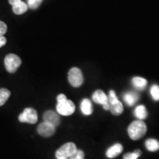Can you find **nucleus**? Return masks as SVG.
I'll list each match as a JSON object with an SVG mask.
<instances>
[{
	"mask_svg": "<svg viewBox=\"0 0 159 159\" xmlns=\"http://www.w3.org/2000/svg\"><path fill=\"white\" fill-rule=\"evenodd\" d=\"M4 63H5L6 70L9 73H14L21 66V60L16 55L8 54L5 57Z\"/></svg>",
	"mask_w": 159,
	"mask_h": 159,
	"instance_id": "obj_4",
	"label": "nucleus"
},
{
	"mask_svg": "<svg viewBox=\"0 0 159 159\" xmlns=\"http://www.w3.org/2000/svg\"><path fill=\"white\" fill-rule=\"evenodd\" d=\"M43 119L44 122L50 123L51 125H54L56 128L58 126L61 122V118H60L58 113H55L53 111H46L43 116Z\"/></svg>",
	"mask_w": 159,
	"mask_h": 159,
	"instance_id": "obj_9",
	"label": "nucleus"
},
{
	"mask_svg": "<svg viewBox=\"0 0 159 159\" xmlns=\"http://www.w3.org/2000/svg\"><path fill=\"white\" fill-rule=\"evenodd\" d=\"M135 116L139 119L143 120L148 117V112L144 105H139L135 109Z\"/></svg>",
	"mask_w": 159,
	"mask_h": 159,
	"instance_id": "obj_17",
	"label": "nucleus"
},
{
	"mask_svg": "<svg viewBox=\"0 0 159 159\" xmlns=\"http://www.w3.org/2000/svg\"><path fill=\"white\" fill-rule=\"evenodd\" d=\"M27 9H28V6H27V4L21 1V0L16 4V5H13V13L17 15L23 14V13H25L27 11Z\"/></svg>",
	"mask_w": 159,
	"mask_h": 159,
	"instance_id": "obj_14",
	"label": "nucleus"
},
{
	"mask_svg": "<svg viewBox=\"0 0 159 159\" xmlns=\"http://www.w3.org/2000/svg\"><path fill=\"white\" fill-rule=\"evenodd\" d=\"M43 0H27V6L30 9H36L41 5Z\"/></svg>",
	"mask_w": 159,
	"mask_h": 159,
	"instance_id": "obj_21",
	"label": "nucleus"
},
{
	"mask_svg": "<svg viewBox=\"0 0 159 159\" xmlns=\"http://www.w3.org/2000/svg\"><path fill=\"white\" fill-rule=\"evenodd\" d=\"M19 122L24 123L35 124L38 121V114L35 109L27 108L19 116Z\"/></svg>",
	"mask_w": 159,
	"mask_h": 159,
	"instance_id": "obj_7",
	"label": "nucleus"
},
{
	"mask_svg": "<svg viewBox=\"0 0 159 159\" xmlns=\"http://www.w3.org/2000/svg\"><path fill=\"white\" fill-rule=\"evenodd\" d=\"M102 106L105 110H110V104H109V102H107L105 104L102 105Z\"/></svg>",
	"mask_w": 159,
	"mask_h": 159,
	"instance_id": "obj_26",
	"label": "nucleus"
},
{
	"mask_svg": "<svg viewBox=\"0 0 159 159\" xmlns=\"http://www.w3.org/2000/svg\"><path fill=\"white\" fill-rule=\"evenodd\" d=\"M145 145H146L147 149L150 152H156L159 150V142L156 139H148L145 142Z\"/></svg>",
	"mask_w": 159,
	"mask_h": 159,
	"instance_id": "obj_16",
	"label": "nucleus"
},
{
	"mask_svg": "<svg viewBox=\"0 0 159 159\" xmlns=\"http://www.w3.org/2000/svg\"><path fill=\"white\" fill-rule=\"evenodd\" d=\"M7 25L3 21H0V36H2L7 33Z\"/></svg>",
	"mask_w": 159,
	"mask_h": 159,
	"instance_id": "obj_23",
	"label": "nucleus"
},
{
	"mask_svg": "<svg viewBox=\"0 0 159 159\" xmlns=\"http://www.w3.org/2000/svg\"><path fill=\"white\" fill-rule=\"evenodd\" d=\"M142 155V152L139 150H135L133 152H129V153H126L123 156V159H137L139 157L141 156Z\"/></svg>",
	"mask_w": 159,
	"mask_h": 159,
	"instance_id": "obj_20",
	"label": "nucleus"
},
{
	"mask_svg": "<svg viewBox=\"0 0 159 159\" xmlns=\"http://www.w3.org/2000/svg\"><path fill=\"white\" fill-rule=\"evenodd\" d=\"M56 110L59 115L70 116V115L74 114L75 111V105L71 100L66 99L65 101H63V102H57Z\"/></svg>",
	"mask_w": 159,
	"mask_h": 159,
	"instance_id": "obj_6",
	"label": "nucleus"
},
{
	"mask_svg": "<svg viewBox=\"0 0 159 159\" xmlns=\"http://www.w3.org/2000/svg\"><path fill=\"white\" fill-rule=\"evenodd\" d=\"M11 96V92L7 89H0V106H2Z\"/></svg>",
	"mask_w": 159,
	"mask_h": 159,
	"instance_id": "obj_18",
	"label": "nucleus"
},
{
	"mask_svg": "<svg viewBox=\"0 0 159 159\" xmlns=\"http://www.w3.org/2000/svg\"><path fill=\"white\" fill-rule=\"evenodd\" d=\"M125 102L129 106H133L139 99V94L136 92H128L123 97Z\"/></svg>",
	"mask_w": 159,
	"mask_h": 159,
	"instance_id": "obj_12",
	"label": "nucleus"
},
{
	"mask_svg": "<svg viewBox=\"0 0 159 159\" xmlns=\"http://www.w3.org/2000/svg\"><path fill=\"white\" fill-rule=\"evenodd\" d=\"M123 150V147L121 144H115L113 146H111V148L108 149V150L106 151V156L108 158H116V156H118Z\"/></svg>",
	"mask_w": 159,
	"mask_h": 159,
	"instance_id": "obj_10",
	"label": "nucleus"
},
{
	"mask_svg": "<svg viewBox=\"0 0 159 159\" xmlns=\"http://www.w3.org/2000/svg\"><path fill=\"white\" fill-rule=\"evenodd\" d=\"M20 1H21V0H9V3L11 4L12 6H13V5H16V4L18 3Z\"/></svg>",
	"mask_w": 159,
	"mask_h": 159,
	"instance_id": "obj_27",
	"label": "nucleus"
},
{
	"mask_svg": "<svg viewBox=\"0 0 159 159\" xmlns=\"http://www.w3.org/2000/svg\"><path fill=\"white\" fill-rule=\"evenodd\" d=\"M150 94L155 101L159 100V86L158 85H152L150 89Z\"/></svg>",
	"mask_w": 159,
	"mask_h": 159,
	"instance_id": "obj_19",
	"label": "nucleus"
},
{
	"mask_svg": "<svg viewBox=\"0 0 159 159\" xmlns=\"http://www.w3.org/2000/svg\"><path fill=\"white\" fill-rule=\"evenodd\" d=\"M92 99L94 102L97 103V104L104 105L105 103L108 102V97L102 90H97L95 91L93 94Z\"/></svg>",
	"mask_w": 159,
	"mask_h": 159,
	"instance_id": "obj_11",
	"label": "nucleus"
},
{
	"mask_svg": "<svg viewBox=\"0 0 159 159\" xmlns=\"http://www.w3.org/2000/svg\"><path fill=\"white\" fill-rule=\"evenodd\" d=\"M108 102L110 104V111L115 116H119L123 112V105L121 102H119L117 99L114 91L111 90L109 91L108 97Z\"/></svg>",
	"mask_w": 159,
	"mask_h": 159,
	"instance_id": "obj_3",
	"label": "nucleus"
},
{
	"mask_svg": "<svg viewBox=\"0 0 159 159\" xmlns=\"http://www.w3.org/2000/svg\"><path fill=\"white\" fill-rule=\"evenodd\" d=\"M132 83L136 89L142 90L145 89V87L148 85V80L143 77H135L132 79Z\"/></svg>",
	"mask_w": 159,
	"mask_h": 159,
	"instance_id": "obj_15",
	"label": "nucleus"
},
{
	"mask_svg": "<svg viewBox=\"0 0 159 159\" xmlns=\"http://www.w3.org/2000/svg\"><path fill=\"white\" fill-rule=\"evenodd\" d=\"M66 99H67V98H66V95L63 94H59L58 96L57 97V102H63V101H65Z\"/></svg>",
	"mask_w": 159,
	"mask_h": 159,
	"instance_id": "obj_24",
	"label": "nucleus"
},
{
	"mask_svg": "<svg viewBox=\"0 0 159 159\" xmlns=\"http://www.w3.org/2000/svg\"><path fill=\"white\" fill-rule=\"evenodd\" d=\"M148 128L143 120L139 119L133 122L129 125L128 128V133L130 138L132 140H139L142 139L146 134Z\"/></svg>",
	"mask_w": 159,
	"mask_h": 159,
	"instance_id": "obj_1",
	"label": "nucleus"
},
{
	"mask_svg": "<svg viewBox=\"0 0 159 159\" xmlns=\"http://www.w3.org/2000/svg\"><path fill=\"white\" fill-rule=\"evenodd\" d=\"M84 152L83 151L80 150H77V152L73 155L72 156L70 157L69 159H84Z\"/></svg>",
	"mask_w": 159,
	"mask_h": 159,
	"instance_id": "obj_22",
	"label": "nucleus"
},
{
	"mask_svg": "<svg viewBox=\"0 0 159 159\" xmlns=\"http://www.w3.org/2000/svg\"><path fill=\"white\" fill-rule=\"evenodd\" d=\"M80 109L82 113L84 115H86V116L91 115L93 112L92 105H91V101L88 99H83L82 102H81Z\"/></svg>",
	"mask_w": 159,
	"mask_h": 159,
	"instance_id": "obj_13",
	"label": "nucleus"
},
{
	"mask_svg": "<svg viewBox=\"0 0 159 159\" xmlns=\"http://www.w3.org/2000/svg\"><path fill=\"white\" fill-rule=\"evenodd\" d=\"M76 145L73 142H68L61 146L55 152L57 159H68L77 152Z\"/></svg>",
	"mask_w": 159,
	"mask_h": 159,
	"instance_id": "obj_2",
	"label": "nucleus"
},
{
	"mask_svg": "<svg viewBox=\"0 0 159 159\" xmlns=\"http://www.w3.org/2000/svg\"><path fill=\"white\" fill-rule=\"evenodd\" d=\"M6 43H7V39H6V38L4 36V35L0 36V48H1L2 47H3L4 45H5Z\"/></svg>",
	"mask_w": 159,
	"mask_h": 159,
	"instance_id": "obj_25",
	"label": "nucleus"
},
{
	"mask_svg": "<svg viewBox=\"0 0 159 159\" xmlns=\"http://www.w3.org/2000/svg\"><path fill=\"white\" fill-rule=\"evenodd\" d=\"M68 80L71 86L75 88H78L82 85L83 83V76L80 69L77 67L71 68L68 73Z\"/></svg>",
	"mask_w": 159,
	"mask_h": 159,
	"instance_id": "obj_5",
	"label": "nucleus"
},
{
	"mask_svg": "<svg viewBox=\"0 0 159 159\" xmlns=\"http://www.w3.org/2000/svg\"><path fill=\"white\" fill-rule=\"evenodd\" d=\"M38 133L43 137H50L55 134V127L50 123L43 122L39 125L37 128Z\"/></svg>",
	"mask_w": 159,
	"mask_h": 159,
	"instance_id": "obj_8",
	"label": "nucleus"
}]
</instances>
